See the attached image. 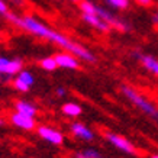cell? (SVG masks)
Returning <instances> with one entry per match:
<instances>
[{
    "instance_id": "10",
    "label": "cell",
    "mask_w": 158,
    "mask_h": 158,
    "mask_svg": "<svg viewBox=\"0 0 158 158\" xmlns=\"http://www.w3.org/2000/svg\"><path fill=\"white\" fill-rule=\"evenodd\" d=\"M81 18L87 25H90L91 28L97 29V31H100V32H107L110 29V25L107 23V22H105V20L96 13H81Z\"/></svg>"
},
{
    "instance_id": "12",
    "label": "cell",
    "mask_w": 158,
    "mask_h": 158,
    "mask_svg": "<svg viewBox=\"0 0 158 158\" xmlns=\"http://www.w3.org/2000/svg\"><path fill=\"white\" fill-rule=\"evenodd\" d=\"M15 110L26 116H31V118H36V115H38V107L32 102L28 100H16L15 102Z\"/></svg>"
},
{
    "instance_id": "26",
    "label": "cell",
    "mask_w": 158,
    "mask_h": 158,
    "mask_svg": "<svg viewBox=\"0 0 158 158\" xmlns=\"http://www.w3.org/2000/svg\"><path fill=\"white\" fill-rule=\"evenodd\" d=\"M0 77H3V76H0Z\"/></svg>"
},
{
    "instance_id": "8",
    "label": "cell",
    "mask_w": 158,
    "mask_h": 158,
    "mask_svg": "<svg viewBox=\"0 0 158 158\" xmlns=\"http://www.w3.org/2000/svg\"><path fill=\"white\" fill-rule=\"evenodd\" d=\"M55 61L57 65L61 68H67V70H78L80 68V61L76 55H73L71 52H60L55 55Z\"/></svg>"
},
{
    "instance_id": "13",
    "label": "cell",
    "mask_w": 158,
    "mask_h": 158,
    "mask_svg": "<svg viewBox=\"0 0 158 158\" xmlns=\"http://www.w3.org/2000/svg\"><path fill=\"white\" fill-rule=\"evenodd\" d=\"M61 112L67 118H77L83 113V107L76 102H65L61 106Z\"/></svg>"
},
{
    "instance_id": "23",
    "label": "cell",
    "mask_w": 158,
    "mask_h": 158,
    "mask_svg": "<svg viewBox=\"0 0 158 158\" xmlns=\"http://www.w3.org/2000/svg\"><path fill=\"white\" fill-rule=\"evenodd\" d=\"M3 125H5V120H3V118L0 116V126H3Z\"/></svg>"
},
{
    "instance_id": "2",
    "label": "cell",
    "mask_w": 158,
    "mask_h": 158,
    "mask_svg": "<svg viewBox=\"0 0 158 158\" xmlns=\"http://www.w3.org/2000/svg\"><path fill=\"white\" fill-rule=\"evenodd\" d=\"M120 91H122V94H123L136 109H139L142 113H145V115L149 116V118L158 120V107L154 105L151 100H148L142 93H139L136 89H134V87H131V86H126V84H123V86L120 87Z\"/></svg>"
},
{
    "instance_id": "1",
    "label": "cell",
    "mask_w": 158,
    "mask_h": 158,
    "mask_svg": "<svg viewBox=\"0 0 158 158\" xmlns=\"http://www.w3.org/2000/svg\"><path fill=\"white\" fill-rule=\"evenodd\" d=\"M7 19L18 28L23 29L29 34H32L34 36H38L41 39H45V41H49V42L55 44L58 47L64 48L65 51L71 52L73 55H76L78 60H83L86 62H94L96 61V57L94 54L90 52L89 49L81 45V44H77L74 41L65 36L64 34L58 32V31H54V29L48 28L47 25L41 22L39 19H36L35 16H31V15H25V16H16V15L7 13Z\"/></svg>"
},
{
    "instance_id": "25",
    "label": "cell",
    "mask_w": 158,
    "mask_h": 158,
    "mask_svg": "<svg viewBox=\"0 0 158 158\" xmlns=\"http://www.w3.org/2000/svg\"><path fill=\"white\" fill-rule=\"evenodd\" d=\"M71 2H80V0H71Z\"/></svg>"
},
{
    "instance_id": "22",
    "label": "cell",
    "mask_w": 158,
    "mask_h": 158,
    "mask_svg": "<svg viewBox=\"0 0 158 158\" xmlns=\"http://www.w3.org/2000/svg\"><path fill=\"white\" fill-rule=\"evenodd\" d=\"M152 23L155 25V26H158V10H155L152 13Z\"/></svg>"
},
{
    "instance_id": "18",
    "label": "cell",
    "mask_w": 158,
    "mask_h": 158,
    "mask_svg": "<svg viewBox=\"0 0 158 158\" xmlns=\"http://www.w3.org/2000/svg\"><path fill=\"white\" fill-rule=\"evenodd\" d=\"M13 87H15V90L20 91V93H26V91H29V89H31L26 83H23L20 78H18V77L13 80Z\"/></svg>"
},
{
    "instance_id": "15",
    "label": "cell",
    "mask_w": 158,
    "mask_h": 158,
    "mask_svg": "<svg viewBox=\"0 0 158 158\" xmlns=\"http://www.w3.org/2000/svg\"><path fill=\"white\" fill-rule=\"evenodd\" d=\"M18 78H20L23 83H26L29 87H32L35 84V76L32 74L31 71H28V70H20L19 73H18Z\"/></svg>"
},
{
    "instance_id": "17",
    "label": "cell",
    "mask_w": 158,
    "mask_h": 158,
    "mask_svg": "<svg viewBox=\"0 0 158 158\" xmlns=\"http://www.w3.org/2000/svg\"><path fill=\"white\" fill-rule=\"evenodd\" d=\"M76 158H102L100 152L97 149H93V148H89V149H84L81 152H78L76 155Z\"/></svg>"
},
{
    "instance_id": "11",
    "label": "cell",
    "mask_w": 158,
    "mask_h": 158,
    "mask_svg": "<svg viewBox=\"0 0 158 158\" xmlns=\"http://www.w3.org/2000/svg\"><path fill=\"white\" fill-rule=\"evenodd\" d=\"M132 57H135L136 60L141 61V64L144 65L145 70H148L151 74L158 77V60L152 55H147V54H139V52H134Z\"/></svg>"
},
{
    "instance_id": "19",
    "label": "cell",
    "mask_w": 158,
    "mask_h": 158,
    "mask_svg": "<svg viewBox=\"0 0 158 158\" xmlns=\"http://www.w3.org/2000/svg\"><path fill=\"white\" fill-rule=\"evenodd\" d=\"M7 13H9V7H7V5H6V2L5 0H0V15L6 16Z\"/></svg>"
},
{
    "instance_id": "21",
    "label": "cell",
    "mask_w": 158,
    "mask_h": 158,
    "mask_svg": "<svg viewBox=\"0 0 158 158\" xmlns=\"http://www.w3.org/2000/svg\"><path fill=\"white\" fill-rule=\"evenodd\" d=\"M135 2L141 6H151V3H152V0H135Z\"/></svg>"
},
{
    "instance_id": "3",
    "label": "cell",
    "mask_w": 158,
    "mask_h": 158,
    "mask_svg": "<svg viewBox=\"0 0 158 158\" xmlns=\"http://www.w3.org/2000/svg\"><path fill=\"white\" fill-rule=\"evenodd\" d=\"M23 70V61L20 58H9L0 55V76L13 77Z\"/></svg>"
},
{
    "instance_id": "6",
    "label": "cell",
    "mask_w": 158,
    "mask_h": 158,
    "mask_svg": "<svg viewBox=\"0 0 158 158\" xmlns=\"http://www.w3.org/2000/svg\"><path fill=\"white\" fill-rule=\"evenodd\" d=\"M9 119H10V123L13 125V126H16V128H19L22 131H34L38 126L35 118H31V116H26L23 113H19L16 110L10 115Z\"/></svg>"
},
{
    "instance_id": "5",
    "label": "cell",
    "mask_w": 158,
    "mask_h": 158,
    "mask_svg": "<svg viewBox=\"0 0 158 158\" xmlns=\"http://www.w3.org/2000/svg\"><path fill=\"white\" fill-rule=\"evenodd\" d=\"M36 134H38L44 141H47L48 144H52V145L64 144V134H62L61 131L51 128V126H47V125L36 126Z\"/></svg>"
},
{
    "instance_id": "16",
    "label": "cell",
    "mask_w": 158,
    "mask_h": 158,
    "mask_svg": "<svg viewBox=\"0 0 158 158\" xmlns=\"http://www.w3.org/2000/svg\"><path fill=\"white\" fill-rule=\"evenodd\" d=\"M106 3L116 10H125L129 7V0H106Z\"/></svg>"
},
{
    "instance_id": "20",
    "label": "cell",
    "mask_w": 158,
    "mask_h": 158,
    "mask_svg": "<svg viewBox=\"0 0 158 158\" xmlns=\"http://www.w3.org/2000/svg\"><path fill=\"white\" fill-rule=\"evenodd\" d=\"M55 93H57V96H60V97H64V96H65V94H67V90H65V87L58 86L57 89H55Z\"/></svg>"
},
{
    "instance_id": "7",
    "label": "cell",
    "mask_w": 158,
    "mask_h": 158,
    "mask_svg": "<svg viewBox=\"0 0 158 158\" xmlns=\"http://www.w3.org/2000/svg\"><path fill=\"white\" fill-rule=\"evenodd\" d=\"M96 15H99L105 22H107L110 26H115V28L119 29V31H128V29H129L128 28V25L125 23L123 20H120L119 18H116L112 12H109V10L105 9V7L96 6Z\"/></svg>"
},
{
    "instance_id": "14",
    "label": "cell",
    "mask_w": 158,
    "mask_h": 158,
    "mask_svg": "<svg viewBox=\"0 0 158 158\" xmlns=\"http://www.w3.org/2000/svg\"><path fill=\"white\" fill-rule=\"evenodd\" d=\"M39 65H41V68L42 70H45V71H55L58 68L57 65V61H55V57H45L42 58L41 61H39Z\"/></svg>"
},
{
    "instance_id": "4",
    "label": "cell",
    "mask_w": 158,
    "mask_h": 158,
    "mask_svg": "<svg viewBox=\"0 0 158 158\" xmlns=\"http://www.w3.org/2000/svg\"><path fill=\"white\" fill-rule=\"evenodd\" d=\"M106 141H107L110 145H113L115 148H118L119 151L128 154V155H134V154H136L135 145L131 142L129 139L123 138V136H120V135H118V134L107 132V134H106Z\"/></svg>"
},
{
    "instance_id": "9",
    "label": "cell",
    "mask_w": 158,
    "mask_h": 158,
    "mask_svg": "<svg viewBox=\"0 0 158 158\" xmlns=\"http://www.w3.org/2000/svg\"><path fill=\"white\" fill-rule=\"evenodd\" d=\"M70 131H71V134L76 138L81 139V141H86V142H91L94 139V132L89 126L81 123V122H73L70 125Z\"/></svg>"
},
{
    "instance_id": "24",
    "label": "cell",
    "mask_w": 158,
    "mask_h": 158,
    "mask_svg": "<svg viewBox=\"0 0 158 158\" xmlns=\"http://www.w3.org/2000/svg\"><path fill=\"white\" fill-rule=\"evenodd\" d=\"M149 158H158V155H151Z\"/></svg>"
}]
</instances>
